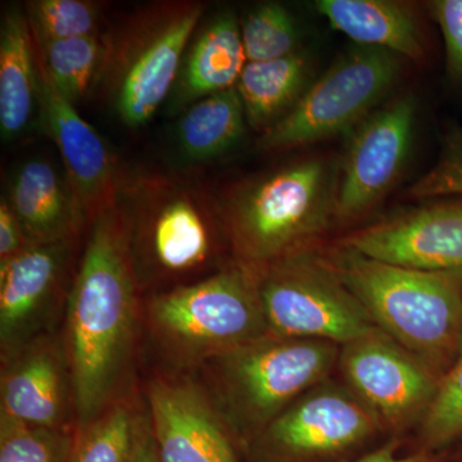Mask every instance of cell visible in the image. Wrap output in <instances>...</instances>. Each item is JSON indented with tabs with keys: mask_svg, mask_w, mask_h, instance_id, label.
I'll return each instance as SVG.
<instances>
[{
	"mask_svg": "<svg viewBox=\"0 0 462 462\" xmlns=\"http://www.w3.org/2000/svg\"><path fill=\"white\" fill-rule=\"evenodd\" d=\"M430 8L445 41L447 72L462 83V0H436Z\"/></svg>",
	"mask_w": 462,
	"mask_h": 462,
	"instance_id": "31",
	"label": "cell"
},
{
	"mask_svg": "<svg viewBox=\"0 0 462 462\" xmlns=\"http://www.w3.org/2000/svg\"><path fill=\"white\" fill-rule=\"evenodd\" d=\"M338 247L424 272H462V197L430 199L354 231Z\"/></svg>",
	"mask_w": 462,
	"mask_h": 462,
	"instance_id": "13",
	"label": "cell"
},
{
	"mask_svg": "<svg viewBox=\"0 0 462 462\" xmlns=\"http://www.w3.org/2000/svg\"><path fill=\"white\" fill-rule=\"evenodd\" d=\"M421 439L430 452L462 439V346L422 418Z\"/></svg>",
	"mask_w": 462,
	"mask_h": 462,
	"instance_id": "27",
	"label": "cell"
},
{
	"mask_svg": "<svg viewBox=\"0 0 462 462\" xmlns=\"http://www.w3.org/2000/svg\"><path fill=\"white\" fill-rule=\"evenodd\" d=\"M139 256L157 273L181 275L199 269L214 254L211 203L193 185L161 175L125 179L120 193Z\"/></svg>",
	"mask_w": 462,
	"mask_h": 462,
	"instance_id": "8",
	"label": "cell"
},
{
	"mask_svg": "<svg viewBox=\"0 0 462 462\" xmlns=\"http://www.w3.org/2000/svg\"><path fill=\"white\" fill-rule=\"evenodd\" d=\"M71 240L30 245L0 263V345L3 360L35 342L45 327Z\"/></svg>",
	"mask_w": 462,
	"mask_h": 462,
	"instance_id": "16",
	"label": "cell"
},
{
	"mask_svg": "<svg viewBox=\"0 0 462 462\" xmlns=\"http://www.w3.org/2000/svg\"><path fill=\"white\" fill-rule=\"evenodd\" d=\"M340 346L267 334L211 361L216 409L227 427L254 440L307 392L324 382Z\"/></svg>",
	"mask_w": 462,
	"mask_h": 462,
	"instance_id": "4",
	"label": "cell"
},
{
	"mask_svg": "<svg viewBox=\"0 0 462 462\" xmlns=\"http://www.w3.org/2000/svg\"><path fill=\"white\" fill-rule=\"evenodd\" d=\"M247 65L236 14L224 12L209 21L191 44L175 88L178 106L233 89Z\"/></svg>",
	"mask_w": 462,
	"mask_h": 462,
	"instance_id": "20",
	"label": "cell"
},
{
	"mask_svg": "<svg viewBox=\"0 0 462 462\" xmlns=\"http://www.w3.org/2000/svg\"><path fill=\"white\" fill-rule=\"evenodd\" d=\"M415 118L416 100L404 96L360 124L337 176L334 217L348 220L365 214L393 187L406 165Z\"/></svg>",
	"mask_w": 462,
	"mask_h": 462,
	"instance_id": "12",
	"label": "cell"
},
{
	"mask_svg": "<svg viewBox=\"0 0 462 462\" xmlns=\"http://www.w3.org/2000/svg\"><path fill=\"white\" fill-rule=\"evenodd\" d=\"M9 205L30 245L72 240L87 221L69 181L47 161L23 163L12 182Z\"/></svg>",
	"mask_w": 462,
	"mask_h": 462,
	"instance_id": "18",
	"label": "cell"
},
{
	"mask_svg": "<svg viewBox=\"0 0 462 462\" xmlns=\"http://www.w3.org/2000/svg\"><path fill=\"white\" fill-rule=\"evenodd\" d=\"M136 418L129 407L115 404L81 430L71 462H130Z\"/></svg>",
	"mask_w": 462,
	"mask_h": 462,
	"instance_id": "26",
	"label": "cell"
},
{
	"mask_svg": "<svg viewBox=\"0 0 462 462\" xmlns=\"http://www.w3.org/2000/svg\"><path fill=\"white\" fill-rule=\"evenodd\" d=\"M149 314L161 340L187 360L209 361L270 334L256 273L242 264L154 297Z\"/></svg>",
	"mask_w": 462,
	"mask_h": 462,
	"instance_id": "5",
	"label": "cell"
},
{
	"mask_svg": "<svg viewBox=\"0 0 462 462\" xmlns=\"http://www.w3.org/2000/svg\"><path fill=\"white\" fill-rule=\"evenodd\" d=\"M66 392V369L57 346L35 340L5 361L0 420L63 430Z\"/></svg>",
	"mask_w": 462,
	"mask_h": 462,
	"instance_id": "17",
	"label": "cell"
},
{
	"mask_svg": "<svg viewBox=\"0 0 462 462\" xmlns=\"http://www.w3.org/2000/svg\"><path fill=\"white\" fill-rule=\"evenodd\" d=\"M35 47L51 83L74 106L84 98L105 69L108 54V45L103 44L97 35L35 41Z\"/></svg>",
	"mask_w": 462,
	"mask_h": 462,
	"instance_id": "24",
	"label": "cell"
},
{
	"mask_svg": "<svg viewBox=\"0 0 462 462\" xmlns=\"http://www.w3.org/2000/svg\"><path fill=\"white\" fill-rule=\"evenodd\" d=\"M270 334L343 346L380 333L324 257L296 252L256 273Z\"/></svg>",
	"mask_w": 462,
	"mask_h": 462,
	"instance_id": "6",
	"label": "cell"
},
{
	"mask_svg": "<svg viewBox=\"0 0 462 462\" xmlns=\"http://www.w3.org/2000/svg\"><path fill=\"white\" fill-rule=\"evenodd\" d=\"M339 361L352 392L383 427L424 418L439 385L437 370L383 331L340 346Z\"/></svg>",
	"mask_w": 462,
	"mask_h": 462,
	"instance_id": "11",
	"label": "cell"
},
{
	"mask_svg": "<svg viewBox=\"0 0 462 462\" xmlns=\"http://www.w3.org/2000/svg\"><path fill=\"white\" fill-rule=\"evenodd\" d=\"M130 462H161L149 418H136L135 438Z\"/></svg>",
	"mask_w": 462,
	"mask_h": 462,
	"instance_id": "34",
	"label": "cell"
},
{
	"mask_svg": "<svg viewBox=\"0 0 462 462\" xmlns=\"http://www.w3.org/2000/svg\"><path fill=\"white\" fill-rule=\"evenodd\" d=\"M354 392L319 384L254 438L272 462H340L382 428Z\"/></svg>",
	"mask_w": 462,
	"mask_h": 462,
	"instance_id": "10",
	"label": "cell"
},
{
	"mask_svg": "<svg viewBox=\"0 0 462 462\" xmlns=\"http://www.w3.org/2000/svg\"><path fill=\"white\" fill-rule=\"evenodd\" d=\"M315 7L334 30L345 33L360 47L378 48L413 60L424 58L420 26L406 3L319 0Z\"/></svg>",
	"mask_w": 462,
	"mask_h": 462,
	"instance_id": "19",
	"label": "cell"
},
{
	"mask_svg": "<svg viewBox=\"0 0 462 462\" xmlns=\"http://www.w3.org/2000/svg\"><path fill=\"white\" fill-rule=\"evenodd\" d=\"M36 48V47H35ZM39 106L44 129L56 143L67 181L87 221L115 205L125 179L107 143L51 83L36 53Z\"/></svg>",
	"mask_w": 462,
	"mask_h": 462,
	"instance_id": "14",
	"label": "cell"
},
{
	"mask_svg": "<svg viewBox=\"0 0 462 462\" xmlns=\"http://www.w3.org/2000/svg\"><path fill=\"white\" fill-rule=\"evenodd\" d=\"M74 442L60 428L0 420V462H71Z\"/></svg>",
	"mask_w": 462,
	"mask_h": 462,
	"instance_id": "28",
	"label": "cell"
},
{
	"mask_svg": "<svg viewBox=\"0 0 462 462\" xmlns=\"http://www.w3.org/2000/svg\"><path fill=\"white\" fill-rule=\"evenodd\" d=\"M29 245V240L26 239L23 226L9 205V200L2 199L0 202V263L17 256Z\"/></svg>",
	"mask_w": 462,
	"mask_h": 462,
	"instance_id": "32",
	"label": "cell"
},
{
	"mask_svg": "<svg viewBox=\"0 0 462 462\" xmlns=\"http://www.w3.org/2000/svg\"><path fill=\"white\" fill-rule=\"evenodd\" d=\"M205 5L170 3L139 14L105 69L115 108L126 126L139 127L153 117L178 80L182 57Z\"/></svg>",
	"mask_w": 462,
	"mask_h": 462,
	"instance_id": "7",
	"label": "cell"
},
{
	"mask_svg": "<svg viewBox=\"0 0 462 462\" xmlns=\"http://www.w3.org/2000/svg\"><path fill=\"white\" fill-rule=\"evenodd\" d=\"M337 179L327 161L311 158L234 191L220 215L240 264L257 273L305 251L334 217Z\"/></svg>",
	"mask_w": 462,
	"mask_h": 462,
	"instance_id": "3",
	"label": "cell"
},
{
	"mask_svg": "<svg viewBox=\"0 0 462 462\" xmlns=\"http://www.w3.org/2000/svg\"><path fill=\"white\" fill-rule=\"evenodd\" d=\"M376 327L437 370L462 346V272H424L338 247L324 257Z\"/></svg>",
	"mask_w": 462,
	"mask_h": 462,
	"instance_id": "2",
	"label": "cell"
},
{
	"mask_svg": "<svg viewBox=\"0 0 462 462\" xmlns=\"http://www.w3.org/2000/svg\"><path fill=\"white\" fill-rule=\"evenodd\" d=\"M400 72V57L392 51H349L310 85L288 115L263 132L258 149L288 151L346 132L388 93Z\"/></svg>",
	"mask_w": 462,
	"mask_h": 462,
	"instance_id": "9",
	"label": "cell"
},
{
	"mask_svg": "<svg viewBox=\"0 0 462 462\" xmlns=\"http://www.w3.org/2000/svg\"><path fill=\"white\" fill-rule=\"evenodd\" d=\"M39 102V71L29 17L9 9L0 30V132L5 141L16 138Z\"/></svg>",
	"mask_w": 462,
	"mask_h": 462,
	"instance_id": "21",
	"label": "cell"
},
{
	"mask_svg": "<svg viewBox=\"0 0 462 462\" xmlns=\"http://www.w3.org/2000/svg\"><path fill=\"white\" fill-rule=\"evenodd\" d=\"M340 462H439V458L434 452L427 451V449L404 454L401 448V443L392 440L372 452Z\"/></svg>",
	"mask_w": 462,
	"mask_h": 462,
	"instance_id": "33",
	"label": "cell"
},
{
	"mask_svg": "<svg viewBox=\"0 0 462 462\" xmlns=\"http://www.w3.org/2000/svg\"><path fill=\"white\" fill-rule=\"evenodd\" d=\"M311 67L305 54L247 62L238 90L249 126L266 132L291 111L309 89Z\"/></svg>",
	"mask_w": 462,
	"mask_h": 462,
	"instance_id": "22",
	"label": "cell"
},
{
	"mask_svg": "<svg viewBox=\"0 0 462 462\" xmlns=\"http://www.w3.org/2000/svg\"><path fill=\"white\" fill-rule=\"evenodd\" d=\"M67 309L69 369L80 428L111 407L135 328V263L120 199L90 221Z\"/></svg>",
	"mask_w": 462,
	"mask_h": 462,
	"instance_id": "1",
	"label": "cell"
},
{
	"mask_svg": "<svg viewBox=\"0 0 462 462\" xmlns=\"http://www.w3.org/2000/svg\"><path fill=\"white\" fill-rule=\"evenodd\" d=\"M27 17L36 42L62 41L96 35L98 11L84 0H38Z\"/></svg>",
	"mask_w": 462,
	"mask_h": 462,
	"instance_id": "29",
	"label": "cell"
},
{
	"mask_svg": "<svg viewBox=\"0 0 462 462\" xmlns=\"http://www.w3.org/2000/svg\"><path fill=\"white\" fill-rule=\"evenodd\" d=\"M407 194L420 200L462 197L461 127L447 132L436 165L413 182Z\"/></svg>",
	"mask_w": 462,
	"mask_h": 462,
	"instance_id": "30",
	"label": "cell"
},
{
	"mask_svg": "<svg viewBox=\"0 0 462 462\" xmlns=\"http://www.w3.org/2000/svg\"><path fill=\"white\" fill-rule=\"evenodd\" d=\"M148 401L161 462H236L226 422L199 385L161 379Z\"/></svg>",
	"mask_w": 462,
	"mask_h": 462,
	"instance_id": "15",
	"label": "cell"
},
{
	"mask_svg": "<svg viewBox=\"0 0 462 462\" xmlns=\"http://www.w3.org/2000/svg\"><path fill=\"white\" fill-rule=\"evenodd\" d=\"M240 32L247 62L279 60L298 51L296 21L279 3H263L252 9Z\"/></svg>",
	"mask_w": 462,
	"mask_h": 462,
	"instance_id": "25",
	"label": "cell"
},
{
	"mask_svg": "<svg viewBox=\"0 0 462 462\" xmlns=\"http://www.w3.org/2000/svg\"><path fill=\"white\" fill-rule=\"evenodd\" d=\"M245 107L236 88L199 100L179 124L182 154L190 161L221 156L236 147L245 132Z\"/></svg>",
	"mask_w": 462,
	"mask_h": 462,
	"instance_id": "23",
	"label": "cell"
}]
</instances>
